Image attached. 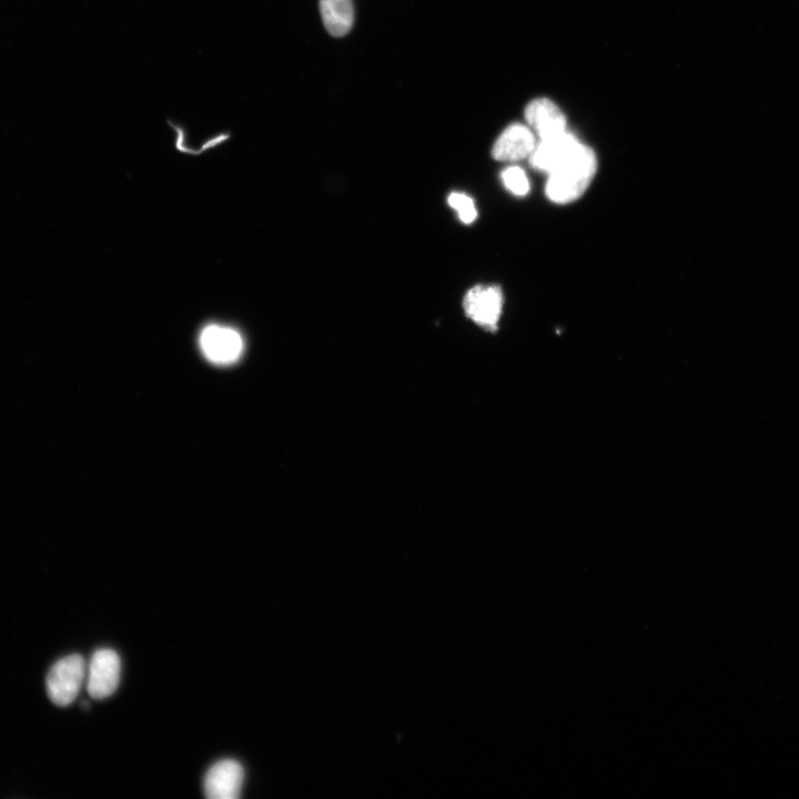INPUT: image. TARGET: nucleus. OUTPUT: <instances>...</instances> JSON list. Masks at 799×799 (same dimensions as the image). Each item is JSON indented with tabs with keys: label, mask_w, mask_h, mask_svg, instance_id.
Returning <instances> with one entry per match:
<instances>
[{
	"label": "nucleus",
	"mask_w": 799,
	"mask_h": 799,
	"mask_svg": "<svg viewBox=\"0 0 799 799\" xmlns=\"http://www.w3.org/2000/svg\"><path fill=\"white\" fill-rule=\"evenodd\" d=\"M597 170L594 151L579 144L555 170L548 173L545 192L555 203H568L578 199L589 186Z\"/></svg>",
	"instance_id": "f257e3e1"
},
{
	"label": "nucleus",
	"mask_w": 799,
	"mask_h": 799,
	"mask_svg": "<svg viewBox=\"0 0 799 799\" xmlns=\"http://www.w3.org/2000/svg\"><path fill=\"white\" fill-rule=\"evenodd\" d=\"M87 666L78 654L59 659L49 670L45 685L50 700L65 707L77 698L85 677Z\"/></svg>",
	"instance_id": "f03ea898"
},
{
	"label": "nucleus",
	"mask_w": 799,
	"mask_h": 799,
	"mask_svg": "<svg viewBox=\"0 0 799 799\" xmlns=\"http://www.w3.org/2000/svg\"><path fill=\"white\" fill-rule=\"evenodd\" d=\"M121 660L117 651L101 648L94 651L88 667L87 690L94 699L111 696L120 681Z\"/></svg>",
	"instance_id": "7ed1b4c3"
},
{
	"label": "nucleus",
	"mask_w": 799,
	"mask_h": 799,
	"mask_svg": "<svg viewBox=\"0 0 799 799\" xmlns=\"http://www.w3.org/2000/svg\"><path fill=\"white\" fill-rule=\"evenodd\" d=\"M463 307L476 324L495 330L502 314L503 294L498 286L476 285L465 295Z\"/></svg>",
	"instance_id": "20e7f679"
},
{
	"label": "nucleus",
	"mask_w": 799,
	"mask_h": 799,
	"mask_svg": "<svg viewBox=\"0 0 799 799\" xmlns=\"http://www.w3.org/2000/svg\"><path fill=\"white\" fill-rule=\"evenodd\" d=\"M243 779L244 770L240 762L233 759L220 760L204 777V793L210 799H236L241 795Z\"/></svg>",
	"instance_id": "39448f33"
},
{
	"label": "nucleus",
	"mask_w": 799,
	"mask_h": 799,
	"mask_svg": "<svg viewBox=\"0 0 799 799\" xmlns=\"http://www.w3.org/2000/svg\"><path fill=\"white\" fill-rule=\"evenodd\" d=\"M200 346L211 362L230 364L240 357L243 341L241 335L230 327L210 325L200 335Z\"/></svg>",
	"instance_id": "423d86ee"
},
{
	"label": "nucleus",
	"mask_w": 799,
	"mask_h": 799,
	"mask_svg": "<svg viewBox=\"0 0 799 799\" xmlns=\"http://www.w3.org/2000/svg\"><path fill=\"white\" fill-rule=\"evenodd\" d=\"M580 144L575 135L564 131L556 135L539 139L529 155L532 166L550 173L560 165Z\"/></svg>",
	"instance_id": "0eeeda50"
},
{
	"label": "nucleus",
	"mask_w": 799,
	"mask_h": 799,
	"mask_svg": "<svg viewBox=\"0 0 799 799\" xmlns=\"http://www.w3.org/2000/svg\"><path fill=\"white\" fill-rule=\"evenodd\" d=\"M535 145V135L532 129L520 123H513L495 141L492 155L498 161H517L529 158Z\"/></svg>",
	"instance_id": "6e6552de"
},
{
	"label": "nucleus",
	"mask_w": 799,
	"mask_h": 799,
	"mask_svg": "<svg viewBox=\"0 0 799 799\" xmlns=\"http://www.w3.org/2000/svg\"><path fill=\"white\" fill-rule=\"evenodd\" d=\"M525 119L539 139L549 138L566 131V118L550 100L535 99L525 109Z\"/></svg>",
	"instance_id": "1a4fd4ad"
},
{
	"label": "nucleus",
	"mask_w": 799,
	"mask_h": 799,
	"mask_svg": "<svg viewBox=\"0 0 799 799\" xmlns=\"http://www.w3.org/2000/svg\"><path fill=\"white\" fill-rule=\"evenodd\" d=\"M323 24L333 37L348 33L354 22L352 0H320Z\"/></svg>",
	"instance_id": "9d476101"
},
{
	"label": "nucleus",
	"mask_w": 799,
	"mask_h": 799,
	"mask_svg": "<svg viewBox=\"0 0 799 799\" xmlns=\"http://www.w3.org/2000/svg\"><path fill=\"white\" fill-rule=\"evenodd\" d=\"M500 179L505 188L516 195H525L529 190V182L525 172L519 166H508Z\"/></svg>",
	"instance_id": "9b49d317"
},
{
	"label": "nucleus",
	"mask_w": 799,
	"mask_h": 799,
	"mask_svg": "<svg viewBox=\"0 0 799 799\" xmlns=\"http://www.w3.org/2000/svg\"><path fill=\"white\" fill-rule=\"evenodd\" d=\"M448 204L453 208L464 223H472L477 216L475 203L471 196L462 192H453L449 194Z\"/></svg>",
	"instance_id": "f8f14e48"
}]
</instances>
